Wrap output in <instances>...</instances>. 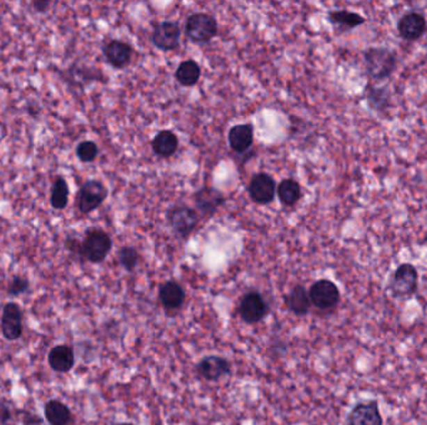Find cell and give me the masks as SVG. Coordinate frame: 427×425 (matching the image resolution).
<instances>
[{
    "label": "cell",
    "mask_w": 427,
    "mask_h": 425,
    "mask_svg": "<svg viewBox=\"0 0 427 425\" xmlns=\"http://www.w3.org/2000/svg\"><path fill=\"white\" fill-rule=\"evenodd\" d=\"M366 73L373 81L389 79L396 70V55L386 48H369L364 53Z\"/></svg>",
    "instance_id": "cell-1"
},
{
    "label": "cell",
    "mask_w": 427,
    "mask_h": 425,
    "mask_svg": "<svg viewBox=\"0 0 427 425\" xmlns=\"http://www.w3.org/2000/svg\"><path fill=\"white\" fill-rule=\"evenodd\" d=\"M113 242L106 232L102 228H89L83 242L80 243V255L92 263H100L109 255Z\"/></svg>",
    "instance_id": "cell-2"
},
{
    "label": "cell",
    "mask_w": 427,
    "mask_h": 425,
    "mask_svg": "<svg viewBox=\"0 0 427 425\" xmlns=\"http://www.w3.org/2000/svg\"><path fill=\"white\" fill-rule=\"evenodd\" d=\"M185 33L191 43L208 44L218 34V23L209 14L195 12L186 20Z\"/></svg>",
    "instance_id": "cell-3"
},
{
    "label": "cell",
    "mask_w": 427,
    "mask_h": 425,
    "mask_svg": "<svg viewBox=\"0 0 427 425\" xmlns=\"http://www.w3.org/2000/svg\"><path fill=\"white\" fill-rule=\"evenodd\" d=\"M419 285V272L414 265L403 263L395 269L392 274L389 290L392 297L408 298L411 297L417 291Z\"/></svg>",
    "instance_id": "cell-4"
},
{
    "label": "cell",
    "mask_w": 427,
    "mask_h": 425,
    "mask_svg": "<svg viewBox=\"0 0 427 425\" xmlns=\"http://www.w3.org/2000/svg\"><path fill=\"white\" fill-rule=\"evenodd\" d=\"M168 224L171 230L182 238L191 235L199 224V213L193 207L186 205H175L170 207L166 213Z\"/></svg>",
    "instance_id": "cell-5"
},
{
    "label": "cell",
    "mask_w": 427,
    "mask_h": 425,
    "mask_svg": "<svg viewBox=\"0 0 427 425\" xmlns=\"http://www.w3.org/2000/svg\"><path fill=\"white\" fill-rule=\"evenodd\" d=\"M108 197V189L98 180H88L76 194V206L81 213L95 211Z\"/></svg>",
    "instance_id": "cell-6"
},
{
    "label": "cell",
    "mask_w": 427,
    "mask_h": 425,
    "mask_svg": "<svg viewBox=\"0 0 427 425\" xmlns=\"http://www.w3.org/2000/svg\"><path fill=\"white\" fill-rule=\"evenodd\" d=\"M309 297L312 304L319 310H331L340 301V291L334 282L320 280L310 287Z\"/></svg>",
    "instance_id": "cell-7"
},
{
    "label": "cell",
    "mask_w": 427,
    "mask_h": 425,
    "mask_svg": "<svg viewBox=\"0 0 427 425\" xmlns=\"http://www.w3.org/2000/svg\"><path fill=\"white\" fill-rule=\"evenodd\" d=\"M268 307L263 296L257 292H249L240 301L239 313L246 323L260 322L268 315Z\"/></svg>",
    "instance_id": "cell-8"
},
{
    "label": "cell",
    "mask_w": 427,
    "mask_h": 425,
    "mask_svg": "<svg viewBox=\"0 0 427 425\" xmlns=\"http://www.w3.org/2000/svg\"><path fill=\"white\" fill-rule=\"evenodd\" d=\"M182 31L174 22H161L154 26L152 43L163 51L175 50L180 44Z\"/></svg>",
    "instance_id": "cell-9"
},
{
    "label": "cell",
    "mask_w": 427,
    "mask_h": 425,
    "mask_svg": "<svg viewBox=\"0 0 427 425\" xmlns=\"http://www.w3.org/2000/svg\"><path fill=\"white\" fill-rule=\"evenodd\" d=\"M251 200L257 202L259 205H268L274 201L276 194V183L273 177L260 172L254 175L251 178L249 188H248Z\"/></svg>",
    "instance_id": "cell-10"
},
{
    "label": "cell",
    "mask_w": 427,
    "mask_h": 425,
    "mask_svg": "<svg viewBox=\"0 0 427 425\" xmlns=\"http://www.w3.org/2000/svg\"><path fill=\"white\" fill-rule=\"evenodd\" d=\"M348 425H382L384 419L378 409V401L357 403L348 414Z\"/></svg>",
    "instance_id": "cell-11"
},
{
    "label": "cell",
    "mask_w": 427,
    "mask_h": 425,
    "mask_svg": "<svg viewBox=\"0 0 427 425\" xmlns=\"http://www.w3.org/2000/svg\"><path fill=\"white\" fill-rule=\"evenodd\" d=\"M426 19L420 12H410L403 15L397 23L400 37L408 42H415L426 31Z\"/></svg>",
    "instance_id": "cell-12"
},
{
    "label": "cell",
    "mask_w": 427,
    "mask_h": 425,
    "mask_svg": "<svg viewBox=\"0 0 427 425\" xmlns=\"http://www.w3.org/2000/svg\"><path fill=\"white\" fill-rule=\"evenodd\" d=\"M196 210L204 217H211L224 205L225 196L213 188H202L194 194Z\"/></svg>",
    "instance_id": "cell-13"
},
{
    "label": "cell",
    "mask_w": 427,
    "mask_h": 425,
    "mask_svg": "<svg viewBox=\"0 0 427 425\" xmlns=\"http://www.w3.org/2000/svg\"><path fill=\"white\" fill-rule=\"evenodd\" d=\"M105 59L115 69H122L130 64L133 58V48L122 40H111L103 49Z\"/></svg>",
    "instance_id": "cell-14"
},
{
    "label": "cell",
    "mask_w": 427,
    "mask_h": 425,
    "mask_svg": "<svg viewBox=\"0 0 427 425\" xmlns=\"http://www.w3.org/2000/svg\"><path fill=\"white\" fill-rule=\"evenodd\" d=\"M198 373L207 381H218L230 373V363L223 357L209 356L199 362Z\"/></svg>",
    "instance_id": "cell-15"
},
{
    "label": "cell",
    "mask_w": 427,
    "mask_h": 425,
    "mask_svg": "<svg viewBox=\"0 0 427 425\" xmlns=\"http://www.w3.org/2000/svg\"><path fill=\"white\" fill-rule=\"evenodd\" d=\"M1 329L6 340H18L22 335V312L17 303H6L3 312Z\"/></svg>",
    "instance_id": "cell-16"
},
{
    "label": "cell",
    "mask_w": 427,
    "mask_h": 425,
    "mask_svg": "<svg viewBox=\"0 0 427 425\" xmlns=\"http://www.w3.org/2000/svg\"><path fill=\"white\" fill-rule=\"evenodd\" d=\"M229 144L232 151L244 153L254 144V128L250 124L235 125L229 131Z\"/></svg>",
    "instance_id": "cell-17"
},
{
    "label": "cell",
    "mask_w": 427,
    "mask_h": 425,
    "mask_svg": "<svg viewBox=\"0 0 427 425\" xmlns=\"http://www.w3.org/2000/svg\"><path fill=\"white\" fill-rule=\"evenodd\" d=\"M159 298L166 310H177L185 301V292L183 287L175 281H168L160 287Z\"/></svg>",
    "instance_id": "cell-18"
},
{
    "label": "cell",
    "mask_w": 427,
    "mask_h": 425,
    "mask_svg": "<svg viewBox=\"0 0 427 425\" xmlns=\"http://www.w3.org/2000/svg\"><path fill=\"white\" fill-rule=\"evenodd\" d=\"M179 140L177 135L170 130H163L156 134L152 141V149L156 156L169 158L177 152Z\"/></svg>",
    "instance_id": "cell-19"
},
{
    "label": "cell",
    "mask_w": 427,
    "mask_h": 425,
    "mask_svg": "<svg viewBox=\"0 0 427 425\" xmlns=\"http://www.w3.org/2000/svg\"><path fill=\"white\" fill-rule=\"evenodd\" d=\"M285 303H287V308L295 315L298 316L306 315L312 306L309 291H306L305 287L303 285H295L285 297Z\"/></svg>",
    "instance_id": "cell-20"
},
{
    "label": "cell",
    "mask_w": 427,
    "mask_h": 425,
    "mask_svg": "<svg viewBox=\"0 0 427 425\" xmlns=\"http://www.w3.org/2000/svg\"><path fill=\"white\" fill-rule=\"evenodd\" d=\"M74 352L70 347L58 346L49 353V365L55 372L67 373L73 368Z\"/></svg>",
    "instance_id": "cell-21"
},
{
    "label": "cell",
    "mask_w": 427,
    "mask_h": 425,
    "mask_svg": "<svg viewBox=\"0 0 427 425\" xmlns=\"http://www.w3.org/2000/svg\"><path fill=\"white\" fill-rule=\"evenodd\" d=\"M328 20L341 29H354L366 22L360 14L348 10H331L328 14Z\"/></svg>",
    "instance_id": "cell-22"
},
{
    "label": "cell",
    "mask_w": 427,
    "mask_h": 425,
    "mask_svg": "<svg viewBox=\"0 0 427 425\" xmlns=\"http://www.w3.org/2000/svg\"><path fill=\"white\" fill-rule=\"evenodd\" d=\"M202 75V69L196 61L185 60L179 65L175 72L177 83L183 86H194L198 84Z\"/></svg>",
    "instance_id": "cell-23"
},
{
    "label": "cell",
    "mask_w": 427,
    "mask_h": 425,
    "mask_svg": "<svg viewBox=\"0 0 427 425\" xmlns=\"http://www.w3.org/2000/svg\"><path fill=\"white\" fill-rule=\"evenodd\" d=\"M276 192L284 206H293L301 197V188L293 178L282 180L276 188Z\"/></svg>",
    "instance_id": "cell-24"
},
{
    "label": "cell",
    "mask_w": 427,
    "mask_h": 425,
    "mask_svg": "<svg viewBox=\"0 0 427 425\" xmlns=\"http://www.w3.org/2000/svg\"><path fill=\"white\" fill-rule=\"evenodd\" d=\"M45 418L51 425H67L70 420L69 408L59 401H50L45 406Z\"/></svg>",
    "instance_id": "cell-25"
},
{
    "label": "cell",
    "mask_w": 427,
    "mask_h": 425,
    "mask_svg": "<svg viewBox=\"0 0 427 425\" xmlns=\"http://www.w3.org/2000/svg\"><path fill=\"white\" fill-rule=\"evenodd\" d=\"M367 103L375 111H385L389 108L390 92L386 88L367 86Z\"/></svg>",
    "instance_id": "cell-26"
},
{
    "label": "cell",
    "mask_w": 427,
    "mask_h": 425,
    "mask_svg": "<svg viewBox=\"0 0 427 425\" xmlns=\"http://www.w3.org/2000/svg\"><path fill=\"white\" fill-rule=\"evenodd\" d=\"M67 201H69V188L67 181L63 177H58L55 180L50 197L51 206L54 207L55 210H64L67 207Z\"/></svg>",
    "instance_id": "cell-27"
},
{
    "label": "cell",
    "mask_w": 427,
    "mask_h": 425,
    "mask_svg": "<svg viewBox=\"0 0 427 425\" xmlns=\"http://www.w3.org/2000/svg\"><path fill=\"white\" fill-rule=\"evenodd\" d=\"M119 262L122 265V267L125 268L128 272H133L135 267L138 266V262H139V253L134 247H130V246H125L119 251V255H118Z\"/></svg>",
    "instance_id": "cell-28"
},
{
    "label": "cell",
    "mask_w": 427,
    "mask_h": 425,
    "mask_svg": "<svg viewBox=\"0 0 427 425\" xmlns=\"http://www.w3.org/2000/svg\"><path fill=\"white\" fill-rule=\"evenodd\" d=\"M99 149L92 141H83L76 147V156L81 162H92L98 156Z\"/></svg>",
    "instance_id": "cell-29"
},
{
    "label": "cell",
    "mask_w": 427,
    "mask_h": 425,
    "mask_svg": "<svg viewBox=\"0 0 427 425\" xmlns=\"http://www.w3.org/2000/svg\"><path fill=\"white\" fill-rule=\"evenodd\" d=\"M29 287V282L22 278V277H14L12 281V283L9 285V293L13 296H18L20 293L26 291Z\"/></svg>",
    "instance_id": "cell-30"
},
{
    "label": "cell",
    "mask_w": 427,
    "mask_h": 425,
    "mask_svg": "<svg viewBox=\"0 0 427 425\" xmlns=\"http://www.w3.org/2000/svg\"><path fill=\"white\" fill-rule=\"evenodd\" d=\"M49 6L50 3L48 0H35V1H33V6L39 12H47V9L49 8Z\"/></svg>",
    "instance_id": "cell-31"
},
{
    "label": "cell",
    "mask_w": 427,
    "mask_h": 425,
    "mask_svg": "<svg viewBox=\"0 0 427 425\" xmlns=\"http://www.w3.org/2000/svg\"><path fill=\"white\" fill-rule=\"evenodd\" d=\"M10 418V412H9V409L6 407V404H3V403H0V422L1 423H6V420Z\"/></svg>",
    "instance_id": "cell-32"
},
{
    "label": "cell",
    "mask_w": 427,
    "mask_h": 425,
    "mask_svg": "<svg viewBox=\"0 0 427 425\" xmlns=\"http://www.w3.org/2000/svg\"><path fill=\"white\" fill-rule=\"evenodd\" d=\"M115 425H134V424H131V423H119V424H115Z\"/></svg>",
    "instance_id": "cell-33"
}]
</instances>
